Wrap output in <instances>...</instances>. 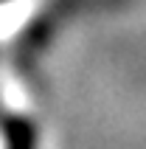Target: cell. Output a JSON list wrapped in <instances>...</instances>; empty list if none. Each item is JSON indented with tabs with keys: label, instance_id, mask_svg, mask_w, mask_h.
<instances>
[{
	"label": "cell",
	"instance_id": "obj_1",
	"mask_svg": "<svg viewBox=\"0 0 146 149\" xmlns=\"http://www.w3.org/2000/svg\"><path fill=\"white\" fill-rule=\"evenodd\" d=\"M40 124L25 113H11L0 124V149H40Z\"/></svg>",
	"mask_w": 146,
	"mask_h": 149
},
{
	"label": "cell",
	"instance_id": "obj_2",
	"mask_svg": "<svg viewBox=\"0 0 146 149\" xmlns=\"http://www.w3.org/2000/svg\"><path fill=\"white\" fill-rule=\"evenodd\" d=\"M0 3H3V0H0Z\"/></svg>",
	"mask_w": 146,
	"mask_h": 149
}]
</instances>
